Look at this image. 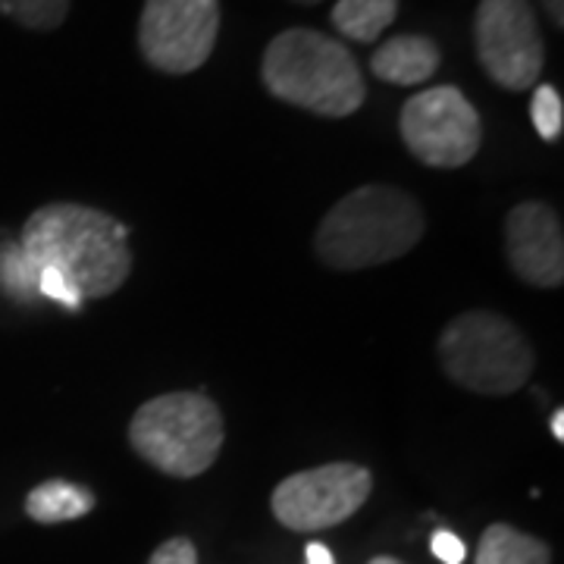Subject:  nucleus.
I'll use <instances>...</instances> for the list:
<instances>
[{
	"mask_svg": "<svg viewBox=\"0 0 564 564\" xmlns=\"http://www.w3.org/2000/svg\"><path fill=\"white\" fill-rule=\"evenodd\" d=\"M20 248L35 270H57L82 302L113 295L132 273L129 226L88 204L39 207L22 226Z\"/></svg>",
	"mask_w": 564,
	"mask_h": 564,
	"instance_id": "1",
	"label": "nucleus"
},
{
	"mask_svg": "<svg viewBox=\"0 0 564 564\" xmlns=\"http://www.w3.org/2000/svg\"><path fill=\"white\" fill-rule=\"evenodd\" d=\"M421 204L395 185H361L333 204L314 232V251L333 270L399 261L423 239Z\"/></svg>",
	"mask_w": 564,
	"mask_h": 564,
	"instance_id": "2",
	"label": "nucleus"
},
{
	"mask_svg": "<svg viewBox=\"0 0 564 564\" xmlns=\"http://www.w3.org/2000/svg\"><path fill=\"white\" fill-rule=\"evenodd\" d=\"M261 79L276 101L326 120L358 113L367 98L351 51L314 29H285L270 41L263 51Z\"/></svg>",
	"mask_w": 564,
	"mask_h": 564,
	"instance_id": "3",
	"label": "nucleus"
},
{
	"mask_svg": "<svg viewBox=\"0 0 564 564\" xmlns=\"http://www.w3.org/2000/svg\"><path fill=\"white\" fill-rule=\"evenodd\" d=\"M226 426L217 404L202 392L148 399L129 421V445L166 477L192 480L220 458Z\"/></svg>",
	"mask_w": 564,
	"mask_h": 564,
	"instance_id": "4",
	"label": "nucleus"
},
{
	"mask_svg": "<svg viewBox=\"0 0 564 564\" xmlns=\"http://www.w3.org/2000/svg\"><path fill=\"white\" fill-rule=\"evenodd\" d=\"M436 351L445 377L477 395H511L533 373L527 336L492 311H464L445 326Z\"/></svg>",
	"mask_w": 564,
	"mask_h": 564,
	"instance_id": "5",
	"label": "nucleus"
},
{
	"mask_svg": "<svg viewBox=\"0 0 564 564\" xmlns=\"http://www.w3.org/2000/svg\"><path fill=\"white\" fill-rule=\"evenodd\" d=\"M399 129L408 151L436 170H458L470 163L484 141L477 107L455 85H436L408 98Z\"/></svg>",
	"mask_w": 564,
	"mask_h": 564,
	"instance_id": "6",
	"label": "nucleus"
},
{
	"mask_svg": "<svg viewBox=\"0 0 564 564\" xmlns=\"http://www.w3.org/2000/svg\"><path fill=\"white\" fill-rule=\"evenodd\" d=\"M220 35V0H144L139 51L166 76H188L210 61Z\"/></svg>",
	"mask_w": 564,
	"mask_h": 564,
	"instance_id": "7",
	"label": "nucleus"
},
{
	"mask_svg": "<svg viewBox=\"0 0 564 564\" xmlns=\"http://www.w3.org/2000/svg\"><path fill=\"white\" fill-rule=\"evenodd\" d=\"M474 44L486 76L508 91H527L543 76L545 41L530 0H480Z\"/></svg>",
	"mask_w": 564,
	"mask_h": 564,
	"instance_id": "8",
	"label": "nucleus"
},
{
	"mask_svg": "<svg viewBox=\"0 0 564 564\" xmlns=\"http://www.w3.org/2000/svg\"><path fill=\"white\" fill-rule=\"evenodd\" d=\"M370 489L373 477L361 464H323L285 477L273 489L270 508L282 527L295 533H314L343 524L355 511H361V505L370 499Z\"/></svg>",
	"mask_w": 564,
	"mask_h": 564,
	"instance_id": "9",
	"label": "nucleus"
},
{
	"mask_svg": "<svg viewBox=\"0 0 564 564\" xmlns=\"http://www.w3.org/2000/svg\"><path fill=\"white\" fill-rule=\"evenodd\" d=\"M505 251L518 280L536 289L564 282V229L552 204L524 202L505 217Z\"/></svg>",
	"mask_w": 564,
	"mask_h": 564,
	"instance_id": "10",
	"label": "nucleus"
},
{
	"mask_svg": "<svg viewBox=\"0 0 564 564\" xmlns=\"http://www.w3.org/2000/svg\"><path fill=\"white\" fill-rule=\"evenodd\" d=\"M443 63L440 44L426 35H395L380 44L370 57V69L377 79L389 85H421Z\"/></svg>",
	"mask_w": 564,
	"mask_h": 564,
	"instance_id": "11",
	"label": "nucleus"
},
{
	"mask_svg": "<svg viewBox=\"0 0 564 564\" xmlns=\"http://www.w3.org/2000/svg\"><path fill=\"white\" fill-rule=\"evenodd\" d=\"M95 508V492L69 480H44L25 496V514L39 524L79 521Z\"/></svg>",
	"mask_w": 564,
	"mask_h": 564,
	"instance_id": "12",
	"label": "nucleus"
},
{
	"mask_svg": "<svg viewBox=\"0 0 564 564\" xmlns=\"http://www.w3.org/2000/svg\"><path fill=\"white\" fill-rule=\"evenodd\" d=\"M552 552L543 540L511 524L486 527L477 545V564H549Z\"/></svg>",
	"mask_w": 564,
	"mask_h": 564,
	"instance_id": "13",
	"label": "nucleus"
},
{
	"mask_svg": "<svg viewBox=\"0 0 564 564\" xmlns=\"http://www.w3.org/2000/svg\"><path fill=\"white\" fill-rule=\"evenodd\" d=\"M399 17V0H339L333 7V25L339 35L373 44Z\"/></svg>",
	"mask_w": 564,
	"mask_h": 564,
	"instance_id": "14",
	"label": "nucleus"
},
{
	"mask_svg": "<svg viewBox=\"0 0 564 564\" xmlns=\"http://www.w3.org/2000/svg\"><path fill=\"white\" fill-rule=\"evenodd\" d=\"M73 0H0V13L32 32H54L69 17Z\"/></svg>",
	"mask_w": 564,
	"mask_h": 564,
	"instance_id": "15",
	"label": "nucleus"
},
{
	"mask_svg": "<svg viewBox=\"0 0 564 564\" xmlns=\"http://www.w3.org/2000/svg\"><path fill=\"white\" fill-rule=\"evenodd\" d=\"M0 289L20 302H32L39 295V270L22 254L20 245L0 248Z\"/></svg>",
	"mask_w": 564,
	"mask_h": 564,
	"instance_id": "16",
	"label": "nucleus"
},
{
	"mask_svg": "<svg viewBox=\"0 0 564 564\" xmlns=\"http://www.w3.org/2000/svg\"><path fill=\"white\" fill-rule=\"evenodd\" d=\"M530 117L543 141H558L564 129V104L555 85H536L533 101H530Z\"/></svg>",
	"mask_w": 564,
	"mask_h": 564,
	"instance_id": "17",
	"label": "nucleus"
},
{
	"mask_svg": "<svg viewBox=\"0 0 564 564\" xmlns=\"http://www.w3.org/2000/svg\"><path fill=\"white\" fill-rule=\"evenodd\" d=\"M39 295L44 299H51V302L63 304V307H69V311H79L82 307V295L69 285V282L63 280L57 270H39Z\"/></svg>",
	"mask_w": 564,
	"mask_h": 564,
	"instance_id": "18",
	"label": "nucleus"
},
{
	"mask_svg": "<svg viewBox=\"0 0 564 564\" xmlns=\"http://www.w3.org/2000/svg\"><path fill=\"white\" fill-rule=\"evenodd\" d=\"M148 564H198V549L185 536H173V540H166L154 549Z\"/></svg>",
	"mask_w": 564,
	"mask_h": 564,
	"instance_id": "19",
	"label": "nucleus"
},
{
	"mask_svg": "<svg viewBox=\"0 0 564 564\" xmlns=\"http://www.w3.org/2000/svg\"><path fill=\"white\" fill-rule=\"evenodd\" d=\"M433 555L443 564H462L464 555H467V549H464V543L455 533L440 530V533L433 536Z\"/></svg>",
	"mask_w": 564,
	"mask_h": 564,
	"instance_id": "20",
	"label": "nucleus"
},
{
	"mask_svg": "<svg viewBox=\"0 0 564 564\" xmlns=\"http://www.w3.org/2000/svg\"><path fill=\"white\" fill-rule=\"evenodd\" d=\"M304 555H307V564H336L333 552H329V549H326L323 543H311Z\"/></svg>",
	"mask_w": 564,
	"mask_h": 564,
	"instance_id": "21",
	"label": "nucleus"
},
{
	"mask_svg": "<svg viewBox=\"0 0 564 564\" xmlns=\"http://www.w3.org/2000/svg\"><path fill=\"white\" fill-rule=\"evenodd\" d=\"M540 3L545 7V13L552 17V22H555V25L562 29V25H564V0H540Z\"/></svg>",
	"mask_w": 564,
	"mask_h": 564,
	"instance_id": "22",
	"label": "nucleus"
},
{
	"mask_svg": "<svg viewBox=\"0 0 564 564\" xmlns=\"http://www.w3.org/2000/svg\"><path fill=\"white\" fill-rule=\"evenodd\" d=\"M549 430H552L555 443H564V408H555V414L549 421Z\"/></svg>",
	"mask_w": 564,
	"mask_h": 564,
	"instance_id": "23",
	"label": "nucleus"
},
{
	"mask_svg": "<svg viewBox=\"0 0 564 564\" xmlns=\"http://www.w3.org/2000/svg\"><path fill=\"white\" fill-rule=\"evenodd\" d=\"M370 564H402V562H395V558H389V555H380V558H373Z\"/></svg>",
	"mask_w": 564,
	"mask_h": 564,
	"instance_id": "24",
	"label": "nucleus"
},
{
	"mask_svg": "<svg viewBox=\"0 0 564 564\" xmlns=\"http://www.w3.org/2000/svg\"><path fill=\"white\" fill-rule=\"evenodd\" d=\"M295 3H304V7H314V3H321V0H295Z\"/></svg>",
	"mask_w": 564,
	"mask_h": 564,
	"instance_id": "25",
	"label": "nucleus"
}]
</instances>
